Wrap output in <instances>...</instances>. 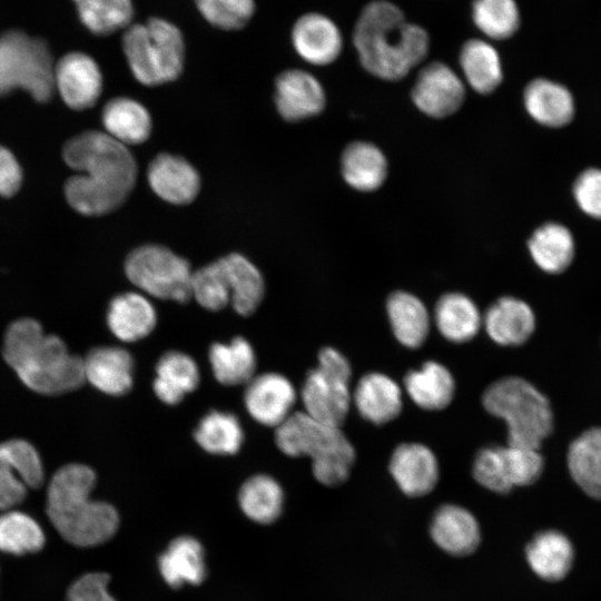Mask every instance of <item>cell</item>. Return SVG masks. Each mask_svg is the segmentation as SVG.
<instances>
[{
	"mask_svg": "<svg viewBox=\"0 0 601 601\" xmlns=\"http://www.w3.org/2000/svg\"><path fill=\"white\" fill-rule=\"evenodd\" d=\"M63 159L80 175L69 178L65 194L70 206L87 216L120 207L137 179V164L127 146L101 131H86L63 147Z\"/></svg>",
	"mask_w": 601,
	"mask_h": 601,
	"instance_id": "1",
	"label": "cell"
},
{
	"mask_svg": "<svg viewBox=\"0 0 601 601\" xmlns=\"http://www.w3.org/2000/svg\"><path fill=\"white\" fill-rule=\"evenodd\" d=\"M352 42L358 61L372 76L401 80L421 65L430 50L428 32L406 19L388 0L364 6L354 24Z\"/></svg>",
	"mask_w": 601,
	"mask_h": 601,
	"instance_id": "2",
	"label": "cell"
},
{
	"mask_svg": "<svg viewBox=\"0 0 601 601\" xmlns=\"http://www.w3.org/2000/svg\"><path fill=\"white\" fill-rule=\"evenodd\" d=\"M3 357L20 381L46 395L67 393L86 382L83 358L71 354L65 342L46 334L33 318H21L7 329Z\"/></svg>",
	"mask_w": 601,
	"mask_h": 601,
	"instance_id": "3",
	"label": "cell"
},
{
	"mask_svg": "<svg viewBox=\"0 0 601 601\" xmlns=\"http://www.w3.org/2000/svg\"><path fill=\"white\" fill-rule=\"evenodd\" d=\"M95 484L91 467L71 463L60 467L48 485L47 514L59 534L77 546L105 543L119 526L117 510L90 497Z\"/></svg>",
	"mask_w": 601,
	"mask_h": 601,
	"instance_id": "4",
	"label": "cell"
},
{
	"mask_svg": "<svg viewBox=\"0 0 601 601\" xmlns=\"http://www.w3.org/2000/svg\"><path fill=\"white\" fill-rule=\"evenodd\" d=\"M275 442L288 456H309L315 479L326 486L344 483L355 461V450L341 427L321 423L305 412L292 413L278 425Z\"/></svg>",
	"mask_w": 601,
	"mask_h": 601,
	"instance_id": "5",
	"label": "cell"
},
{
	"mask_svg": "<svg viewBox=\"0 0 601 601\" xmlns=\"http://www.w3.org/2000/svg\"><path fill=\"white\" fill-rule=\"evenodd\" d=\"M484 408L508 426V444L540 449L553 428L549 400L530 382L516 376L492 383L483 393Z\"/></svg>",
	"mask_w": 601,
	"mask_h": 601,
	"instance_id": "6",
	"label": "cell"
},
{
	"mask_svg": "<svg viewBox=\"0 0 601 601\" xmlns=\"http://www.w3.org/2000/svg\"><path fill=\"white\" fill-rule=\"evenodd\" d=\"M122 50L131 73L145 86L174 81L184 68L183 33L174 23L161 18H150L126 28Z\"/></svg>",
	"mask_w": 601,
	"mask_h": 601,
	"instance_id": "7",
	"label": "cell"
},
{
	"mask_svg": "<svg viewBox=\"0 0 601 601\" xmlns=\"http://www.w3.org/2000/svg\"><path fill=\"white\" fill-rule=\"evenodd\" d=\"M55 65L47 42L21 31L0 36V96L16 88L45 102L55 89Z\"/></svg>",
	"mask_w": 601,
	"mask_h": 601,
	"instance_id": "8",
	"label": "cell"
},
{
	"mask_svg": "<svg viewBox=\"0 0 601 601\" xmlns=\"http://www.w3.org/2000/svg\"><path fill=\"white\" fill-rule=\"evenodd\" d=\"M352 368L347 358L333 347L318 353V365L311 370L302 387L305 413L314 420L341 427L352 403L349 380Z\"/></svg>",
	"mask_w": 601,
	"mask_h": 601,
	"instance_id": "9",
	"label": "cell"
},
{
	"mask_svg": "<svg viewBox=\"0 0 601 601\" xmlns=\"http://www.w3.org/2000/svg\"><path fill=\"white\" fill-rule=\"evenodd\" d=\"M125 272L135 286L150 296L183 304L191 298L190 264L165 246L137 247L127 256Z\"/></svg>",
	"mask_w": 601,
	"mask_h": 601,
	"instance_id": "10",
	"label": "cell"
},
{
	"mask_svg": "<svg viewBox=\"0 0 601 601\" xmlns=\"http://www.w3.org/2000/svg\"><path fill=\"white\" fill-rule=\"evenodd\" d=\"M411 97L426 116L445 118L455 114L464 102L465 83L449 65L433 61L418 71Z\"/></svg>",
	"mask_w": 601,
	"mask_h": 601,
	"instance_id": "11",
	"label": "cell"
},
{
	"mask_svg": "<svg viewBox=\"0 0 601 601\" xmlns=\"http://www.w3.org/2000/svg\"><path fill=\"white\" fill-rule=\"evenodd\" d=\"M55 87L63 101L75 110L92 107L102 90V75L98 63L82 52H70L55 65Z\"/></svg>",
	"mask_w": 601,
	"mask_h": 601,
	"instance_id": "12",
	"label": "cell"
},
{
	"mask_svg": "<svg viewBox=\"0 0 601 601\" xmlns=\"http://www.w3.org/2000/svg\"><path fill=\"white\" fill-rule=\"evenodd\" d=\"M295 401L293 384L278 373L253 377L244 393L247 412L256 422L266 426L280 425L292 414Z\"/></svg>",
	"mask_w": 601,
	"mask_h": 601,
	"instance_id": "13",
	"label": "cell"
},
{
	"mask_svg": "<svg viewBox=\"0 0 601 601\" xmlns=\"http://www.w3.org/2000/svg\"><path fill=\"white\" fill-rule=\"evenodd\" d=\"M292 43L307 63L327 66L339 57L344 39L334 20L319 12H308L294 23Z\"/></svg>",
	"mask_w": 601,
	"mask_h": 601,
	"instance_id": "14",
	"label": "cell"
},
{
	"mask_svg": "<svg viewBox=\"0 0 601 601\" xmlns=\"http://www.w3.org/2000/svg\"><path fill=\"white\" fill-rule=\"evenodd\" d=\"M275 104L287 121H300L321 114L326 98L322 83L309 72L288 69L275 81Z\"/></svg>",
	"mask_w": 601,
	"mask_h": 601,
	"instance_id": "15",
	"label": "cell"
},
{
	"mask_svg": "<svg viewBox=\"0 0 601 601\" xmlns=\"http://www.w3.org/2000/svg\"><path fill=\"white\" fill-rule=\"evenodd\" d=\"M388 469L400 490L413 497L430 493L439 480L437 459L421 443L400 444L391 456Z\"/></svg>",
	"mask_w": 601,
	"mask_h": 601,
	"instance_id": "16",
	"label": "cell"
},
{
	"mask_svg": "<svg viewBox=\"0 0 601 601\" xmlns=\"http://www.w3.org/2000/svg\"><path fill=\"white\" fill-rule=\"evenodd\" d=\"M147 180L152 191L173 205H187L200 190L196 168L180 156L159 154L148 166Z\"/></svg>",
	"mask_w": 601,
	"mask_h": 601,
	"instance_id": "17",
	"label": "cell"
},
{
	"mask_svg": "<svg viewBox=\"0 0 601 601\" xmlns=\"http://www.w3.org/2000/svg\"><path fill=\"white\" fill-rule=\"evenodd\" d=\"M85 380L100 392L121 396L134 384V359L128 351L117 346H100L83 358Z\"/></svg>",
	"mask_w": 601,
	"mask_h": 601,
	"instance_id": "18",
	"label": "cell"
},
{
	"mask_svg": "<svg viewBox=\"0 0 601 601\" xmlns=\"http://www.w3.org/2000/svg\"><path fill=\"white\" fill-rule=\"evenodd\" d=\"M523 105L534 121L549 128L564 127L575 115L572 92L564 85L548 78H535L525 86Z\"/></svg>",
	"mask_w": 601,
	"mask_h": 601,
	"instance_id": "19",
	"label": "cell"
},
{
	"mask_svg": "<svg viewBox=\"0 0 601 601\" xmlns=\"http://www.w3.org/2000/svg\"><path fill=\"white\" fill-rule=\"evenodd\" d=\"M430 532L439 548L455 556L471 554L481 541L477 520L456 504H444L435 511Z\"/></svg>",
	"mask_w": 601,
	"mask_h": 601,
	"instance_id": "20",
	"label": "cell"
},
{
	"mask_svg": "<svg viewBox=\"0 0 601 601\" xmlns=\"http://www.w3.org/2000/svg\"><path fill=\"white\" fill-rule=\"evenodd\" d=\"M487 335L503 346L525 343L535 329L532 308L522 299L504 296L494 302L482 318Z\"/></svg>",
	"mask_w": 601,
	"mask_h": 601,
	"instance_id": "21",
	"label": "cell"
},
{
	"mask_svg": "<svg viewBox=\"0 0 601 601\" xmlns=\"http://www.w3.org/2000/svg\"><path fill=\"white\" fill-rule=\"evenodd\" d=\"M352 401L363 418L373 424H385L402 411V391L390 376L372 372L362 376Z\"/></svg>",
	"mask_w": 601,
	"mask_h": 601,
	"instance_id": "22",
	"label": "cell"
},
{
	"mask_svg": "<svg viewBox=\"0 0 601 601\" xmlns=\"http://www.w3.org/2000/svg\"><path fill=\"white\" fill-rule=\"evenodd\" d=\"M157 323L152 304L141 294L129 292L117 295L107 311L110 332L126 343L137 342L149 335Z\"/></svg>",
	"mask_w": 601,
	"mask_h": 601,
	"instance_id": "23",
	"label": "cell"
},
{
	"mask_svg": "<svg viewBox=\"0 0 601 601\" xmlns=\"http://www.w3.org/2000/svg\"><path fill=\"white\" fill-rule=\"evenodd\" d=\"M459 63L464 83L477 93L493 92L503 80L500 53L487 39H467L460 49Z\"/></svg>",
	"mask_w": 601,
	"mask_h": 601,
	"instance_id": "24",
	"label": "cell"
},
{
	"mask_svg": "<svg viewBox=\"0 0 601 601\" xmlns=\"http://www.w3.org/2000/svg\"><path fill=\"white\" fill-rule=\"evenodd\" d=\"M525 554L532 571L549 582L564 579L574 561L571 541L556 530H546L535 534L526 545Z\"/></svg>",
	"mask_w": 601,
	"mask_h": 601,
	"instance_id": "25",
	"label": "cell"
},
{
	"mask_svg": "<svg viewBox=\"0 0 601 601\" xmlns=\"http://www.w3.org/2000/svg\"><path fill=\"white\" fill-rule=\"evenodd\" d=\"M158 569L164 581L171 588L200 584L206 577L203 545L188 535L174 539L158 558Z\"/></svg>",
	"mask_w": 601,
	"mask_h": 601,
	"instance_id": "26",
	"label": "cell"
},
{
	"mask_svg": "<svg viewBox=\"0 0 601 601\" xmlns=\"http://www.w3.org/2000/svg\"><path fill=\"white\" fill-rule=\"evenodd\" d=\"M528 249L534 264L541 270L560 274L573 262L575 242L572 231L565 225L548 221L532 233Z\"/></svg>",
	"mask_w": 601,
	"mask_h": 601,
	"instance_id": "27",
	"label": "cell"
},
{
	"mask_svg": "<svg viewBox=\"0 0 601 601\" xmlns=\"http://www.w3.org/2000/svg\"><path fill=\"white\" fill-rule=\"evenodd\" d=\"M199 380L198 366L189 355L169 351L157 362L152 390L162 403L177 405L197 388Z\"/></svg>",
	"mask_w": 601,
	"mask_h": 601,
	"instance_id": "28",
	"label": "cell"
},
{
	"mask_svg": "<svg viewBox=\"0 0 601 601\" xmlns=\"http://www.w3.org/2000/svg\"><path fill=\"white\" fill-rule=\"evenodd\" d=\"M341 171L345 183L353 189L370 193L384 184L387 176V160L374 144L354 141L343 151Z\"/></svg>",
	"mask_w": 601,
	"mask_h": 601,
	"instance_id": "29",
	"label": "cell"
},
{
	"mask_svg": "<svg viewBox=\"0 0 601 601\" xmlns=\"http://www.w3.org/2000/svg\"><path fill=\"white\" fill-rule=\"evenodd\" d=\"M404 387L412 401L421 408L439 411L453 400L455 382L451 372L441 363L425 362L404 377Z\"/></svg>",
	"mask_w": 601,
	"mask_h": 601,
	"instance_id": "30",
	"label": "cell"
},
{
	"mask_svg": "<svg viewBox=\"0 0 601 601\" xmlns=\"http://www.w3.org/2000/svg\"><path fill=\"white\" fill-rule=\"evenodd\" d=\"M101 118L106 134L125 146L142 144L151 134L150 114L140 102L127 97L109 100Z\"/></svg>",
	"mask_w": 601,
	"mask_h": 601,
	"instance_id": "31",
	"label": "cell"
},
{
	"mask_svg": "<svg viewBox=\"0 0 601 601\" xmlns=\"http://www.w3.org/2000/svg\"><path fill=\"white\" fill-rule=\"evenodd\" d=\"M386 312L396 339L408 348L420 347L428 336L430 315L415 295L397 290L390 295Z\"/></svg>",
	"mask_w": 601,
	"mask_h": 601,
	"instance_id": "32",
	"label": "cell"
},
{
	"mask_svg": "<svg viewBox=\"0 0 601 601\" xmlns=\"http://www.w3.org/2000/svg\"><path fill=\"white\" fill-rule=\"evenodd\" d=\"M230 288V303L237 314L252 315L265 294V282L259 269L245 256L231 253L219 258Z\"/></svg>",
	"mask_w": 601,
	"mask_h": 601,
	"instance_id": "33",
	"label": "cell"
},
{
	"mask_svg": "<svg viewBox=\"0 0 601 601\" xmlns=\"http://www.w3.org/2000/svg\"><path fill=\"white\" fill-rule=\"evenodd\" d=\"M434 319L441 335L453 343L471 341L482 325L477 306L462 293L443 295L435 305Z\"/></svg>",
	"mask_w": 601,
	"mask_h": 601,
	"instance_id": "34",
	"label": "cell"
},
{
	"mask_svg": "<svg viewBox=\"0 0 601 601\" xmlns=\"http://www.w3.org/2000/svg\"><path fill=\"white\" fill-rule=\"evenodd\" d=\"M566 461L578 486L589 496L601 500V427L579 435L569 446Z\"/></svg>",
	"mask_w": 601,
	"mask_h": 601,
	"instance_id": "35",
	"label": "cell"
},
{
	"mask_svg": "<svg viewBox=\"0 0 601 601\" xmlns=\"http://www.w3.org/2000/svg\"><path fill=\"white\" fill-rule=\"evenodd\" d=\"M215 378L223 385L247 384L256 370V355L250 343L237 336L229 343H214L208 352Z\"/></svg>",
	"mask_w": 601,
	"mask_h": 601,
	"instance_id": "36",
	"label": "cell"
},
{
	"mask_svg": "<svg viewBox=\"0 0 601 601\" xmlns=\"http://www.w3.org/2000/svg\"><path fill=\"white\" fill-rule=\"evenodd\" d=\"M238 503L243 513L254 522L269 524L283 511L284 492L272 476L257 474L247 479L239 489Z\"/></svg>",
	"mask_w": 601,
	"mask_h": 601,
	"instance_id": "37",
	"label": "cell"
},
{
	"mask_svg": "<svg viewBox=\"0 0 601 601\" xmlns=\"http://www.w3.org/2000/svg\"><path fill=\"white\" fill-rule=\"evenodd\" d=\"M194 436L204 451L215 455L236 454L244 442V431L238 417L217 410L201 417Z\"/></svg>",
	"mask_w": 601,
	"mask_h": 601,
	"instance_id": "38",
	"label": "cell"
},
{
	"mask_svg": "<svg viewBox=\"0 0 601 601\" xmlns=\"http://www.w3.org/2000/svg\"><path fill=\"white\" fill-rule=\"evenodd\" d=\"M471 18L477 30L490 41L511 38L521 23L515 0H473Z\"/></svg>",
	"mask_w": 601,
	"mask_h": 601,
	"instance_id": "39",
	"label": "cell"
},
{
	"mask_svg": "<svg viewBox=\"0 0 601 601\" xmlns=\"http://www.w3.org/2000/svg\"><path fill=\"white\" fill-rule=\"evenodd\" d=\"M83 26L106 36L128 28L134 16L131 0H72Z\"/></svg>",
	"mask_w": 601,
	"mask_h": 601,
	"instance_id": "40",
	"label": "cell"
},
{
	"mask_svg": "<svg viewBox=\"0 0 601 601\" xmlns=\"http://www.w3.org/2000/svg\"><path fill=\"white\" fill-rule=\"evenodd\" d=\"M45 541L42 529L30 515L14 510L0 514V551L16 555L32 553Z\"/></svg>",
	"mask_w": 601,
	"mask_h": 601,
	"instance_id": "41",
	"label": "cell"
},
{
	"mask_svg": "<svg viewBox=\"0 0 601 601\" xmlns=\"http://www.w3.org/2000/svg\"><path fill=\"white\" fill-rule=\"evenodd\" d=\"M191 297L211 312L220 311L230 303L229 283L220 259L193 272Z\"/></svg>",
	"mask_w": 601,
	"mask_h": 601,
	"instance_id": "42",
	"label": "cell"
},
{
	"mask_svg": "<svg viewBox=\"0 0 601 601\" xmlns=\"http://www.w3.org/2000/svg\"><path fill=\"white\" fill-rule=\"evenodd\" d=\"M0 457L11 467L27 487H40L43 465L35 446L26 440L12 439L0 443Z\"/></svg>",
	"mask_w": 601,
	"mask_h": 601,
	"instance_id": "43",
	"label": "cell"
},
{
	"mask_svg": "<svg viewBox=\"0 0 601 601\" xmlns=\"http://www.w3.org/2000/svg\"><path fill=\"white\" fill-rule=\"evenodd\" d=\"M472 472L476 482L490 491L505 494L513 489L504 446H487L480 450L474 459Z\"/></svg>",
	"mask_w": 601,
	"mask_h": 601,
	"instance_id": "44",
	"label": "cell"
},
{
	"mask_svg": "<svg viewBox=\"0 0 601 601\" xmlns=\"http://www.w3.org/2000/svg\"><path fill=\"white\" fill-rule=\"evenodd\" d=\"M200 14L214 27L224 30L243 28L254 14V0H196Z\"/></svg>",
	"mask_w": 601,
	"mask_h": 601,
	"instance_id": "45",
	"label": "cell"
},
{
	"mask_svg": "<svg viewBox=\"0 0 601 601\" xmlns=\"http://www.w3.org/2000/svg\"><path fill=\"white\" fill-rule=\"evenodd\" d=\"M504 450L513 487L531 485L541 476L544 460L539 449L508 444Z\"/></svg>",
	"mask_w": 601,
	"mask_h": 601,
	"instance_id": "46",
	"label": "cell"
},
{
	"mask_svg": "<svg viewBox=\"0 0 601 601\" xmlns=\"http://www.w3.org/2000/svg\"><path fill=\"white\" fill-rule=\"evenodd\" d=\"M572 196L583 214L601 219V168L582 170L573 181Z\"/></svg>",
	"mask_w": 601,
	"mask_h": 601,
	"instance_id": "47",
	"label": "cell"
},
{
	"mask_svg": "<svg viewBox=\"0 0 601 601\" xmlns=\"http://www.w3.org/2000/svg\"><path fill=\"white\" fill-rule=\"evenodd\" d=\"M109 574L92 572L75 581L66 601H116L108 591Z\"/></svg>",
	"mask_w": 601,
	"mask_h": 601,
	"instance_id": "48",
	"label": "cell"
},
{
	"mask_svg": "<svg viewBox=\"0 0 601 601\" xmlns=\"http://www.w3.org/2000/svg\"><path fill=\"white\" fill-rule=\"evenodd\" d=\"M27 486L0 457V510H10L27 495Z\"/></svg>",
	"mask_w": 601,
	"mask_h": 601,
	"instance_id": "49",
	"label": "cell"
},
{
	"mask_svg": "<svg viewBox=\"0 0 601 601\" xmlns=\"http://www.w3.org/2000/svg\"><path fill=\"white\" fill-rule=\"evenodd\" d=\"M22 173L14 156L0 146V195L10 197L14 195L21 184Z\"/></svg>",
	"mask_w": 601,
	"mask_h": 601,
	"instance_id": "50",
	"label": "cell"
}]
</instances>
